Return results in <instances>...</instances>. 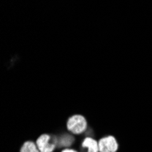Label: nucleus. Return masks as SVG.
Masks as SVG:
<instances>
[{"label": "nucleus", "instance_id": "1", "mask_svg": "<svg viewBox=\"0 0 152 152\" xmlns=\"http://www.w3.org/2000/svg\"><path fill=\"white\" fill-rule=\"evenodd\" d=\"M87 129V120L81 115H75L67 121V129L73 134H80Z\"/></svg>", "mask_w": 152, "mask_h": 152}, {"label": "nucleus", "instance_id": "2", "mask_svg": "<svg viewBox=\"0 0 152 152\" xmlns=\"http://www.w3.org/2000/svg\"><path fill=\"white\" fill-rule=\"evenodd\" d=\"M118 147V142L112 136L105 137L99 141V149L100 152H116Z\"/></svg>", "mask_w": 152, "mask_h": 152}, {"label": "nucleus", "instance_id": "3", "mask_svg": "<svg viewBox=\"0 0 152 152\" xmlns=\"http://www.w3.org/2000/svg\"><path fill=\"white\" fill-rule=\"evenodd\" d=\"M37 146L40 152H52L56 148V143L51 142V137L49 135L43 134L37 139Z\"/></svg>", "mask_w": 152, "mask_h": 152}, {"label": "nucleus", "instance_id": "4", "mask_svg": "<svg viewBox=\"0 0 152 152\" xmlns=\"http://www.w3.org/2000/svg\"><path fill=\"white\" fill-rule=\"evenodd\" d=\"M83 148H88V152H98L99 149V142H96L95 140L91 139V137H86L82 143Z\"/></svg>", "mask_w": 152, "mask_h": 152}, {"label": "nucleus", "instance_id": "5", "mask_svg": "<svg viewBox=\"0 0 152 152\" xmlns=\"http://www.w3.org/2000/svg\"><path fill=\"white\" fill-rule=\"evenodd\" d=\"M20 152H40L37 146L32 141H26L22 146Z\"/></svg>", "mask_w": 152, "mask_h": 152}, {"label": "nucleus", "instance_id": "6", "mask_svg": "<svg viewBox=\"0 0 152 152\" xmlns=\"http://www.w3.org/2000/svg\"><path fill=\"white\" fill-rule=\"evenodd\" d=\"M72 141H73V137H70V136H65L63 139L61 140V145H64V146H68L72 144Z\"/></svg>", "mask_w": 152, "mask_h": 152}, {"label": "nucleus", "instance_id": "7", "mask_svg": "<svg viewBox=\"0 0 152 152\" xmlns=\"http://www.w3.org/2000/svg\"><path fill=\"white\" fill-rule=\"evenodd\" d=\"M62 152H77V151L74 149H64Z\"/></svg>", "mask_w": 152, "mask_h": 152}]
</instances>
